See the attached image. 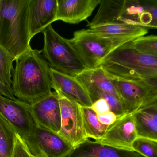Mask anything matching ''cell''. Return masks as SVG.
Listing matches in <instances>:
<instances>
[{"instance_id":"cell-1","label":"cell","mask_w":157,"mask_h":157,"mask_svg":"<svg viewBox=\"0 0 157 157\" xmlns=\"http://www.w3.org/2000/svg\"><path fill=\"white\" fill-rule=\"evenodd\" d=\"M41 51L31 48L16 60L12 88L18 99L31 104L52 93L50 67Z\"/></svg>"},{"instance_id":"cell-2","label":"cell","mask_w":157,"mask_h":157,"mask_svg":"<svg viewBox=\"0 0 157 157\" xmlns=\"http://www.w3.org/2000/svg\"><path fill=\"white\" fill-rule=\"evenodd\" d=\"M30 0H2L0 46L17 60L31 49L29 20Z\"/></svg>"},{"instance_id":"cell-3","label":"cell","mask_w":157,"mask_h":157,"mask_svg":"<svg viewBox=\"0 0 157 157\" xmlns=\"http://www.w3.org/2000/svg\"><path fill=\"white\" fill-rule=\"evenodd\" d=\"M131 42L113 50L99 66L107 73L124 79L157 78V56L138 51Z\"/></svg>"},{"instance_id":"cell-4","label":"cell","mask_w":157,"mask_h":157,"mask_svg":"<svg viewBox=\"0 0 157 157\" xmlns=\"http://www.w3.org/2000/svg\"><path fill=\"white\" fill-rule=\"evenodd\" d=\"M136 39L103 36L89 29L77 30L69 39L86 69L99 67L103 60L118 47Z\"/></svg>"},{"instance_id":"cell-5","label":"cell","mask_w":157,"mask_h":157,"mask_svg":"<svg viewBox=\"0 0 157 157\" xmlns=\"http://www.w3.org/2000/svg\"><path fill=\"white\" fill-rule=\"evenodd\" d=\"M43 33L44 43L41 51L51 67L74 77L86 70L69 39L58 34L51 25Z\"/></svg>"},{"instance_id":"cell-6","label":"cell","mask_w":157,"mask_h":157,"mask_svg":"<svg viewBox=\"0 0 157 157\" xmlns=\"http://www.w3.org/2000/svg\"><path fill=\"white\" fill-rule=\"evenodd\" d=\"M113 22L157 29V0H118L111 11Z\"/></svg>"},{"instance_id":"cell-7","label":"cell","mask_w":157,"mask_h":157,"mask_svg":"<svg viewBox=\"0 0 157 157\" xmlns=\"http://www.w3.org/2000/svg\"><path fill=\"white\" fill-rule=\"evenodd\" d=\"M24 143L33 157H64L74 148L59 134L38 125Z\"/></svg>"},{"instance_id":"cell-8","label":"cell","mask_w":157,"mask_h":157,"mask_svg":"<svg viewBox=\"0 0 157 157\" xmlns=\"http://www.w3.org/2000/svg\"><path fill=\"white\" fill-rule=\"evenodd\" d=\"M0 115L13 127L24 143L37 125L33 118L30 104L18 99H10L1 94Z\"/></svg>"},{"instance_id":"cell-9","label":"cell","mask_w":157,"mask_h":157,"mask_svg":"<svg viewBox=\"0 0 157 157\" xmlns=\"http://www.w3.org/2000/svg\"><path fill=\"white\" fill-rule=\"evenodd\" d=\"M61 126L59 134L74 147L87 140L84 130L81 106L60 93Z\"/></svg>"},{"instance_id":"cell-10","label":"cell","mask_w":157,"mask_h":157,"mask_svg":"<svg viewBox=\"0 0 157 157\" xmlns=\"http://www.w3.org/2000/svg\"><path fill=\"white\" fill-rule=\"evenodd\" d=\"M106 73L120 95L126 113H132L155 101L152 91L145 86L136 81Z\"/></svg>"},{"instance_id":"cell-11","label":"cell","mask_w":157,"mask_h":157,"mask_svg":"<svg viewBox=\"0 0 157 157\" xmlns=\"http://www.w3.org/2000/svg\"><path fill=\"white\" fill-rule=\"evenodd\" d=\"M138 138L132 113L117 117L107 129L104 136L97 142L101 144L124 150H134V143Z\"/></svg>"},{"instance_id":"cell-12","label":"cell","mask_w":157,"mask_h":157,"mask_svg":"<svg viewBox=\"0 0 157 157\" xmlns=\"http://www.w3.org/2000/svg\"><path fill=\"white\" fill-rule=\"evenodd\" d=\"M30 105L37 124L59 134L61 126V112L57 92H52Z\"/></svg>"},{"instance_id":"cell-13","label":"cell","mask_w":157,"mask_h":157,"mask_svg":"<svg viewBox=\"0 0 157 157\" xmlns=\"http://www.w3.org/2000/svg\"><path fill=\"white\" fill-rule=\"evenodd\" d=\"M52 88L55 92L82 107H91L92 101L87 91L76 77L59 72L50 67Z\"/></svg>"},{"instance_id":"cell-14","label":"cell","mask_w":157,"mask_h":157,"mask_svg":"<svg viewBox=\"0 0 157 157\" xmlns=\"http://www.w3.org/2000/svg\"><path fill=\"white\" fill-rule=\"evenodd\" d=\"M57 11L58 0H30L29 20L31 39L57 21Z\"/></svg>"},{"instance_id":"cell-15","label":"cell","mask_w":157,"mask_h":157,"mask_svg":"<svg viewBox=\"0 0 157 157\" xmlns=\"http://www.w3.org/2000/svg\"><path fill=\"white\" fill-rule=\"evenodd\" d=\"M101 0H58L57 20L77 24L91 15Z\"/></svg>"},{"instance_id":"cell-16","label":"cell","mask_w":157,"mask_h":157,"mask_svg":"<svg viewBox=\"0 0 157 157\" xmlns=\"http://www.w3.org/2000/svg\"><path fill=\"white\" fill-rule=\"evenodd\" d=\"M64 157H145L134 150H124L87 139Z\"/></svg>"},{"instance_id":"cell-17","label":"cell","mask_w":157,"mask_h":157,"mask_svg":"<svg viewBox=\"0 0 157 157\" xmlns=\"http://www.w3.org/2000/svg\"><path fill=\"white\" fill-rule=\"evenodd\" d=\"M75 77L86 89L94 88L105 91L121 101L116 88L106 72L101 66L94 69H86Z\"/></svg>"},{"instance_id":"cell-18","label":"cell","mask_w":157,"mask_h":157,"mask_svg":"<svg viewBox=\"0 0 157 157\" xmlns=\"http://www.w3.org/2000/svg\"><path fill=\"white\" fill-rule=\"evenodd\" d=\"M94 33L105 36L136 39L146 35L147 28L125 23H115L88 29Z\"/></svg>"},{"instance_id":"cell-19","label":"cell","mask_w":157,"mask_h":157,"mask_svg":"<svg viewBox=\"0 0 157 157\" xmlns=\"http://www.w3.org/2000/svg\"><path fill=\"white\" fill-rule=\"evenodd\" d=\"M132 113L138 138L157 143V124L152 116L142 108Z\"/></svg>"},{"instance_id":"cell-20","label":"cell","mask_w":157,"mask_h":157,"mask_svg":"<svg viewBox=\"0 0 157 157\" xmlns=\"http://www.w3.org/2000/svg\"><path fill=\"white\" fill-rule=\"evenodd\" d=\"M85 133L87 139L98 141L102 138L109 126L101 124L91 107L81 106Z\"/></svg>"},{"instance_id":"cell-21","label":"cell","mask_w":157,"mask_h":157,"mask_svg":"<svg viewBox=\"0 0 157 157\" xmlns=\"http://www.w3.org/2000/svg\"><path fill=\"white\" fill-rule=\"evenodd\" d=\"M17 134L0 115V157H12Z\"/></svg>"},{"instance_id":"cell-22","label":"cell","mask_w":157,"mask_h":157,"mask_svg":"<svg viewBox=\"0 0 157 157\" xmlns=\"http://www.w3.org/2000/svg\"><path fill=\"white\" fill-rule=\"evenodd\" d=\"M14 61V58L0 46V80L7 87L11 89L13 84L12 77L14 69L13 66V62Z\"/></svg>"},{"instance_id":"cell-23","label":"cell","mask_w":157,"mask_h":157,"mask_svg":"<svg viewBox=\"0 0 157 157\" xmlns=\"http://www.w3.org/2000/svg\"><path fill=\"white\" fill-rule=\"evenodd\" d=\"M131 44L138 51L157 56V36L140 37L131 41Z\"/></svg>"},{"instance_id":"cell-24","label":"cell","mask_w":157,"mask_h":157,"mask_svg":"<svg viewBox=\"0 0 157 157\" xmlns=\"http://www.w3.org/2000/svg\"><path fill=\"white\" fill-rule=\"evenodd\" d=\"M134 151L145 157H157V147L155 142L137 138L133 146Z\"/></svg>"},{"instance_id":"cell-25","label":"cell","mask_w":157,"mask_h":157,"mask_svg":"<svg viewBox=\"0 0 157 157\" xmlns=\"http://www.w3.org/2000/svg\"><path fill=\"white\" fill-rule=\"evenodd\" d=\"M12 157H33L28 150L22 139L17 134Z\"/></svg>"},{"instance_id":"cell-26","label":"cell","mask_w":157,"mask_h":157,"mask_svg":"<svg viewBox=\"0 0 157 157\" xmlns=\"http://www.w3.org/2000/svg\"><path fill=\"white\" fill-rule=\"evenodd\" d=\"M131 80L136 81L148 88L152 91L155 100H157V78H137Z\"/></svg>"},{"instance_id":"cell-27","label":"cell","mask_w":157,"mask_h":157,"mask_svg":"<svg viewBox=\"0 0 157 157\" xmlns=\"http://www.w3.org/2000/svg\"><path fill=\"white\" fill-rule=\"evenodd\" d=\"M91 108L97 114H101L111 111L108 102L103 99H100L93 102Z\"/></svg>"},{"instance_id":"cell-28","label":"cell","mask_w":157,"mask_h":157,"mask_svg":"<svg viewBox=\"0 0 157 157\" xmlns=\"http://www.w3.org/2000/svg\"><path fill=\"white\" fill-rule=\"evenodd\" d=\"M99 121L104 125L109 126L113 123L117 119V116L111 111L101 114H97Z\"/></svg>"},{"instance_id":"cell-29","label":"cell","mask_w":157,"mask_h":157,"mask_svg":"<svg viewBox=\"0 0 157 157\" xmlns=\"http://www.w3.org/2000/svg\"><path fill=\"white\" fill-rule=\"evenodd\" d=\"M149 113L157 124V100L151 102L141 108Z\"/></svg>"},{"instance_id":"cell-30","label":"cell","mask_w":157,"mask_h":157,"mask_svg":"<svg viewBox=\"0 0 157 157\" xmlns=\"http://www.w3.org/2000/svg\"><path fill=\"white\" fill-rule=\"evenodd\" d=\"M0 94L10 99H17L14 96L13 89L7 87L1 80H0Z\"/></svg>"},{"instance_id":"cell-31","label":"cell","mask_w":157,"mask_h":157,"mask_svg":"<svg viewBox=\"0 0 157 157\" xmlns=\"http://www.w3.org/2000/svg\"><path fill=\"white\" fill-rule=\"evenodd\" d=\"M1 6H2V0H0V12H1Z\"/></svg>"},{"instance_id":"cell-32","label":"cell","mask_w":157,"mask_h":157,"mask_svg":"<svg viewBox=\"0 0 157 157\" xmlns=\"http://www.w3.org/2000/svg\"><path fill=\"white\" fill-rule=\"evenodd\" d=\"M36 157H45L43 156H42V155H40V156H37Z\"/></svg>"},{"instance_id":"cell-33","label":"cell","mask_w":157,"mask_h":157,"mask_svg":"<svg viewBox=\"0 0 157 157\" xmlns=\"http://www.w3.org/2000/svg\"><path fill=\"white\" fill-rule=\"evenodd\" d=\"M155 143L156 146V147H157V143Z\"/></svg>"}]
</instances>
